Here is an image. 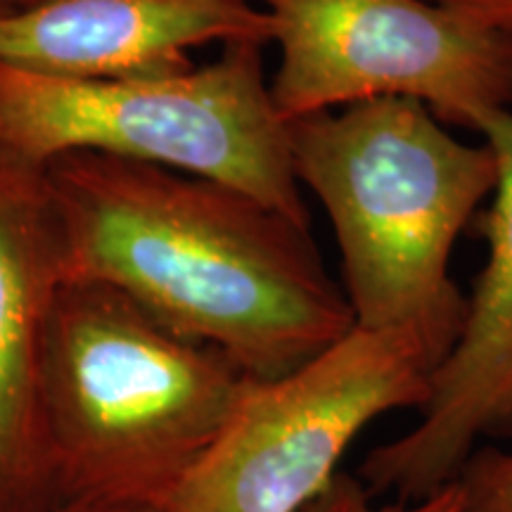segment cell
Segmentation results:
<instances>
[{"label": "cell", "mask_w": 512, "mask_h": 512, "mask_svg": "<svg viewBox=\"0 0 512 512\" xmlns=\"http://www.w3.org/2000/svg\"><path fill=\"white\" fill-rule=\"evenodd\" d=\"M290 147L294 176L335 230L354 325L413 332L441 363L467 309L448 264L494 195V150L463 143L406 98L290 121Z\"/></svg>", "instance_id": "2"}, {"label": "cell", "mask_w": 512, "mask_h": 512, "mask_svg": "<svg viewBox=\"0 0 512 512\" xmlns=\"http://www.w3.org/2000/svg\"><path fill=\"white\" fill-rule=\"evenodd\" d=\"M280 62L283 119L406 98L477 131L512 110V34L425 0H261Z\"/></svg>", "instance_id": "6"}, {"label": "cell", "mask_w": 512, "mask_h": 512, "mask_svg": "<svg viewBox=\"0 0 512 512\" xmlns=\"http://www.w3.org/2000/svg\"><path fill=\"white\" fill-rule=\"evenodd\" d=\"M46 512H164V508L138 503H62Z\"/></svg>", "instance_id": "13"}, {"label": "cell", "mask_w": 512, "mask_h": 512, "mask_svg": "<svg viewBox=\"0 0 512 512\" xmlns=\"http://www.w3.org/2000/svg\"><path fill=\"white\" fill-rule=\"evenodd\" d=\"M458 484L465 494V512H512V451L472 453Z\"/></svg>", "instance_id": "11"}, {"label": "cell", "mask_w": 512, "mask_h": 512, "mask_svg": "<svg viewBox=\"0 0 512 512\" xmlns=\"http://www.w3.org/2000/svg\"><path fill=\"white\" fill-rule=\"evenodd\" d=\"M271 43L249 0H29L0 12V64L55 79H136L190 69L200 46Z\"/></svg>", "instance_id": "8"}, {"label": "cell", "mask_w": 512, "mask_h": 512, "mask_svg": "<svg viewBox=\"0 0 512 512\" xmlns=\"http://www.w3.org/2000/svg\"><path fill=\"white\" fill-rule=\"evenodd\" d=\"M477 133L498 164L484 219L489 256L456 342L434 368L420 422L361 465L370 489L406 503L456 482L479 439L512 427V110L486 117Z\"/></svg>", "instance_id": "7"}, {"label": "cell", "mask_w": 512, "mask_h": 512, "mask_svg": "<svg viewBox=\"0 0 512 512\" xmlns=\"http://www.w3.org/2000/svg\"><path fill=\"white\" fill-rule=\"evenodd\" d=\"M22 3H29V0H17V5H22Z\"/></svg>", "instance_id": "15"}, {"label": "cell", "mask_w": 512, "mask_h": 512, "mask_svg": "<svg viewBox=\"0 0 512 512\" xmlns=\"http://www.w3.org/2000/svg\"><path fill=\"white\" fill-rule=\"evenodd\" d=\"M249 380L112 287L62 280L41 356V432L57 505L164 508Z\"/></svg>", "instance_id": "3"}, {"label": "cell", "mask_w": 512, "mask_h": 512, "mask_svg": "<svg viewBox=\"0 0 512 512\" xmlns=\"http://www.w3.org/2000/svg\"><path fill=\"white\" fill-rule=\"evenodd\" d=\"M12 8H17V0H0V12H8Z\"/></svg>", "instance_id": "14"}, {"label": "cell", "mask_w": 512, "mask_h": 512, "mask_svg": "<svg viewBox=\"0 0 512 512\" xmlns=\"http://www.w3.org/2000/svg\"><path fill=\"white\" fill-rule=\"evenodd\" d=\"M448 8H456L465 15L512 34V0H437Z\"/></svg>", "instance_id": "12"}, {"label": "cell", "mask_w": 512, "mask_h": 512, "mask_svg": "<svg viewBox=\"0 0 512 512\" xmlns=\"http://www.w3.org/2000/svg\"><path fill=\"white\" fill-rule=\"evenodd\" d=\"M261 50L235 43L209 64L136 79H55L0 64V150L36 166L69 152L157 164L245 192L309 228L290 124Z\"/></svg>", "instance_id": "4"}, {"label": "cell", "mask_w": 512, "mask_h": 512, "mask_svg": "<svg viewBox=\"0 0 512 512\" xmlns=\"http://www.w3.org/2000/svg\"><path fill=\"white\" fill-rule=\"evenodd\" d=\"M64 280L100 283L271 380L354 328L309 228L209 178L98 152L43 164Z\"/></svg>", "instance_id": "1"}, {"label": "cell", "mask_w": 512, "mask_h": 512, "mask_svg": "<svg viewBox=\"0 0 512 512\" xmlns=\"http://www.w3.org/2000/svg\"><path fill=\"white\" fill-rule=\"evenodd\" d=\"M302 512H465V494L458 479L437 494L420 498L411 505H373L368 489L356 477L337 475L328 489L311 501Z\"/></svg>", "instance_id": "10"}, {"label": "cell", "mask_w": 512, "mask_h": 512, "mask_svg": "<svg viewBox=\"0 0 512 512\" xmlns=\"http://www.w3.org/2000/svg\"><path fill=\"white\" fill-rule=\"evenodd\" d=\"M437 366L413 332L354 325L290 373L252 377L164 512H302L370 422L425 406Z\"/></svg>", "instance_id": "5"}, {"label": "cell", "mask_w": 512, "mask_h": 512, "mask_svg": "<svg viewBox=\"0 0 512 512\" xmlns=\"http://www.w3.org/2000/svg\"><path fill=\"white\" fill-rule=\"evenodd\" d=\"M62 280L43 166L0 150V512L57 505L41 432V356Z\"/></svg>", "instance_id": "9"}]
</instances>
